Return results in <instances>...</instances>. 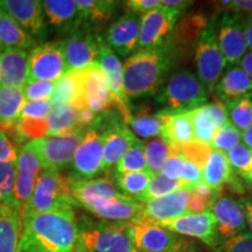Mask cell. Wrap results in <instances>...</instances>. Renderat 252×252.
Returning a JSON list of instances; mask_svg holds the SVG:
<instances>
[{
	"instance_id": "cell-14",
	"label": "cell",
	"mask_w": 252,
	"mask_h": 252,
	"mask_svg": "<svg viewBox=\"0 0 252 252\" xmlns=\"http://www.w3.org/2000/svg\"><path fill=\"white\" fill-rule=\"evenodd\" d=\"M216 34L217 43L226 64L232 67L238 64L248 49L241 15L224 12L216 24Z\"/></svg>"
},
{
	"instance_id": "cell-18",
	"label": "cell",
	"mask_w": 252,
	"mask_h": 252,
	"mask_svg": "<svg viewBox=\"0 0 252 252\" xmlns=\"http://www.w3.org/2000/svg\"><path fill=\"white\" fill-rule=\"evenodd\" d=\"M139 32L140 15L128 12L109 27L104 42L116 55L124 58L138 50Z\"/></svg>"
},
{
	"instance_id": "cell-58",
	"label": "cell",
	"mask_w": 252,
	"mask_h": 252,
	"mask_svg": "<svg viewBox=\"0 0 252 252\" xmlns=\"http://www.w3.org/2000/svg\"><path fill=\"white\" fill-rule=\"evenodd\" d=\"M241 137L244 143L243 145H245L249 150L252 151V125L249 128H247V130L242 132Z\"/></svg>"
},
{
	"instance_id": "cell-53",
	"label": "cell",
	"mask_w": 252,
	"mask_h": 252,
	"mask_svg": "<svg viewBox=\"0 0 252 252\" xmlns=\"http://www.w3.org/2000/svg\"><path fill=\"white\" fill-rule=\"evenodd\" d=\"M220 7H223L228 11L238 15H252V0H232V1L219 2Z\"/></svg>"
},
{
	"instance_id": "cell-45",
	"label": "cell",
	"mask_w": 252,
	"mask_h": 252,
	"mask_svg": "<svg viewBox=\"0 0 252 252\" xmlns=\"http://www.w3.org/2000/svg\"><path fill=\"white\" fill-rule=\"evenodd\" d=\"M54 90V82L33 81L27 82L23 88V93L26 102H40L50 100Z\"/></svg>"
},
{
	"instance_id": "cell-30",
	"label": "cell",
	"mask_w": 252,
	"mask_h": 252,
	"mask_svg": "<svg viewBox=\"0 0 252 252\" xmlns=\"http://www.w3.org/2000/svg\"><path fill=\"white\" fill-rule=\"evenodd\" d=\"M202 171L203 181L214 188H222L223 185H228L235 176L226 154L214 149L208 157Z\"/></svg>"
},
{
	"instance_id": "cell-55",
	"label": "cell",
	"mask_w": 252,
	"mask_h": 252,
	"mask_svg": "<svg viewBox=\"0 0 252 252\" xmlns=\"http://www.w3.org/2000/svg\"><path fill=\"white\" fill-rule=\"evenodd\" d=\"M241 202L244 208L247 228L249 229V232L252 235V200H250V198H242Z\"/></svg>"
},
{
	"instance_id": "cell-51",
	"label": "cell",
	"mask_w": 252,
	"mask_h": 252,
	"mask_svg": "<svg viewBox=\"0 0 252 252\" xmlns=\"http://www.w3.org/2000/svg\"><path fill=\"white\" fill-rule=\"evenodd\" d=\"M206 105L208 111H209L210 117H212L214 123H215L216 127H220V126L224 125L226 122H229L228 111H226L225 104L222 100L215 98L213 103L206 104Z\"/></svg>"
},
{
	"instance_id": "cell-56",
	"label": "cell",
	"mask_w": 252,
	"mask_h": 252,
	"mask_svg": "<svg viewBox=\"0 0 252 252\" xmlns=\"http://www.w3.org/2000/svg\"><path fill=\"white\" fill-rule=\"evenodd\" d=\"M193 4V1H185V0H161V5L165 6V7L178 9V11H181L182 9L187 8Z\"/></svg>"
},
{
	"instance_id": "cell-22",
	"label": "cell",
	"mask_w": 252,
	"mask_h": 252,
	"mask_svg": "<svg viewBox=\"0 0 252 252\" xmlns=\"http://www.w3.org/2000/svg\"><path fill=\"white\" fill-rule=\"evenodd\" d=\"M84 97L87 108L96 115L115 108L106 77L97 63L84 69Z\"/></svg>"
},
{
	"instance_id": "cell-37",
	"label": "cell",
	"mask_w": 252,
	"mask_h": 252,
	"mask_svg": "<svg viewBox=\"0 0 252 252\" xmlns=\"http://www.w3.org/2000/svg\"><path fill=\"white\" fill-rule=\"evenodd\" d=\"M180 188H189L182 180H173L165 176L161 173L154 174L152 180H151L149 187H147L145 193L138 198V202L146 203L151 200L166 196V195L173 193Z\"/></svg>"
},
{
	"instance_id": "cell-61",
	"label": "cell",
	"mask_w": 252,
	"mask_h": 252,
	"mask_svg": "<svg viewBox=\"0 0 252 252\" xmlns=\"http://www.w3.org/2000/svg\"><path fill=\"white\" fill-rule=\"evenodd\" d=\"M0 11H2V1H0Z\"/></svg>"
},
{
	"instance_id": "cell-23",
	"label": "cell",
	"mask_w": 252,
	"mask_h": 252,
	"mask_svg": "<svg viewBox=\"0 0 252 252\" xmlns=\"http://www.w3.org/2000/svg\"><path fill=\"white\" fill-rule=\"evenodd\" d=\"M50 103L53 106L69 105L76 110L87 108L84 97V69L67 71L54 82Z\"/></svg>"
},
{
	"instance_id": "cell-15",
	"label": "cell",
	"mask_w": 252,
	"mask_h": 252,
	"mask_svg": "<svg viewBox=\"0 0 252 252\" xmlns=\"http://www.w3.org/2000/svg\"><path fill=\"white\" fill-rule=\"evenodd\" d=\"M104 134L98 128H88L71 161L76 178L93 179L103 172Z\"/></svg>"
},
{
	"instance_id": "cell-47",
	"label": "cell",
	"mask_w": 252,
	"mask_h": 252,
	"mask_svg": "<svg viewBox=\"0 0 252 252\" xmlns=\"http://www.w3.org/2000/svg\"><path fill=\"white\" fill-rule=\"evenodd\" d=\"M53 105L50 100H40V102H26L21 110L19 119H35L42 121L48 118L52 112Z\"/></svg>"
},
{
	"instance_id": "cell-24",
	"label": "cell",
	"mask_w": 252,
	"mask_h": 252,
	"mask_svg": "<svg viewBox=\"0 0 252 252\" xmlns=\"http://www.w3.org/2000/svg\"><path fill=\"white\" fill-rule=\"evenodd\" d=\"M42 7L50 26L63 33H75L83 24L74 0H45Z\"/></svg>"
},
{
	"instance_id": "cell-36",
	"label": "cell",
	"mask_w": 252,
	"mask_h": 252,
	"mask_svg": "<svg viewBox=\"0 0 252 252\" xmlns=\"http://www.w3.org/2000/svg\"><path fill=\"white\" fill-rule=\"evenodd\" d=\"M224 104L230 123L241 133L250 127L252 125V93Z\"/></svg>"
},
{
	"instance_id": "cell-21",
	"label": "cell",
	"mask_w": 252,
	"mask_h": 252,
	"mask_svg": "<svg viewBox=\"0 0 252 252\" xmlns=\"http://www.w3.org/2000/svg\"><path fill=\"white\" fill-rule=\"evenodd\" d=\"M41 171L42 166L35 153L24 146L19 152L14 184V197L21 213L31 200Z\"/></svg>"
},
{
	"instance_id": "cell-5",
	"label": "cell",
	"mask_w": 252,
	"mask_h": 252,
	"mask_svg": "<svg viewBox=\"0 0 252 252\" xmlns=\"http://www.w3.org/2000/svg\"><path fill=\"white\" fill-rule=\"evenodd\" d=\"M216 24L215 18L209 20L195 42L194 61L196 76L206 88L208 94L215 91L217 83L228 65L217 43Z\"/></svg>"
},
{
	"instance_id": "cell-20",
	"label": "cell",
	"mask_w": 252,
	"mask_h": 252,
	"mask_svg": "<svg viewBox=\"0 0 252 252\" xmlns=\"http://www.w3.org/2000/svg\"><path fill=\"white\" fill-rule=\"evenodd\" d=\"M191 188H180L166 196L144 203L140 223L165 222L188 214L187 207Z\"/></svg>"
},
{
	"instance_id": "cell-13",
	"label": "cell",
	"mask_w": 252,
	"mask_h": 252,
	"mask_svg": "<svg viewBox=\"0 0 252 252\" xmlns=\"http://www.w3.org/2000/svg\"><path fill=\"white\" fill-rule=\"evenodd\" d=\"M157 225L169 230L176 235L196 238L212 249H216L220 243L215 219L210 212L186 214L176 219L157 223Z\"/></svg>"
},
{
	"instance_id": "cell-11",
	"label": "cell",
	"mask_w": 252,
	"mask_h": 252,
	"mask_svg": "<svg viewBox=\"0 0 252 252\" xmlns=\"http://www.w3.org/2000/svg\"><path fill=\"white\" fill-rule=\"evenodd\" d=\"M61 43L68 71H72L94 64L105 42L94 32L78 30Z\"/></svg>"
},
{
	"instance_id": "cell-50",
	"label": "cell",
	"mask_w": 252,
	"mask_h": 252,
	"mask_svg": "<svg viewBox=\"0 0 252 252\" xmlns=\"http://www.w3.org/2000/svg\"><path fill=\"white\" fill-rule=\"evenodd\" d=\"M181 180L188 186L189 188L194 187L195 185L203 182V171L201 167L195 165L194 162L184 158V168H182Z\"/></svg>"
},
{
	"instance_id": "cell-1",
	"label": "cell",
	"mask_w": 252,
	"mask_h": 252,
	"mask_svg": "<svg viewBox=\"0 0 252 252\" xmlns=\"http://www.w3.org/2000/svg\"><path fill=\"white\" fill-rule=\"evenodd\" d=\"M75 213H34L23 216L18 252H68L77 243Z\"/></svg>"
},
{
	"instance_id": "cell-52",
	"label": "cell",
	"mask_w": 252,
	"mask_h": 252,
	"mask_svg": "<svg viewBox=\"0 0 252 252\" xmlns=\"http://www.w3.org/2000/svg\"><path fill=\"white\" fill-rule=\"evenodd\" d=\"M124 5L131 13L143 15L161 6V0H128L124 2Z\"/></svg>"
},
{
	"instance_id": "cell-3",
	"label": "cell",
	"mask_w": 252,
	"mask_h": 252,
	"mask_svg": "<svg viewBox=\"0 0 252 252\" xmlns=\"http://www.w3.org/2000/svg\"><path fill=\"white\" fill-rule=\"evenodd\" d=\"M76 206L71 194V176L42 168L23 216L34 213H70Z\"/></svg>"
},
{
	"instance_id": "cell-62",
	"label": "cell",
	"mask_w": 252,
	"mask_h": 252,
	"mask_svg": "<svg viewBox=\"0 0 252 252\" xmlns=\"http://www.w3.org/2000/svg\"><path fill=\"white\" fill-rule=\"evenodd\" d=\"M132 252H141V251H138V250H134V249H133V250H132Z\"/></svg>"
},
{
	"instance_id": "cell-63",
	"label": "cell",
	"mask_w": 252,
	"mask_h": 252,
	"mask_svg": "<svg viewBox=\"0 0 252 252\" xmlns=\"http://www.w3.org/2000/svg\"><path fill=\"white\" fill-rule=\"evenodd\" d=\"M185 252H193V251H185Z\"/></svg>"
},
{
	"instance_id": "cell-35",
	"label": "cell",
	"mask_w": 252,
	"mask_h": 252,
	"mask_svg": "<svg viewBox=\"0 0 252 252\" xmlns=\"http://www.w3.org/2000/svg\"><path fill=\"white\" fill-rule=\"evenodd\" d=\"M75 4L83 23L102 24L112 17L118 2L108 0H76Z\"/></svg>"
},
{
	"instance_id": "cell-59",
	"label": "cell",
	"mask_w": 252,
	"mask_h": 252,
	"mask_svg": "<svg viewBox=\"0 0 252 252\" xmlns=\"http://www.w3.org/2000/svg\"><path fill=\"white\" fill-rule=\"evenodd\" d=\"M68 252H89V251H88L87 249L83 247V244H82L80 241H77V243L75 244L74 247H72L71 250H69Z\"/></svg>"
},
{
	"instance_id": "cell-8",
	"label": "cell",
	"mask_w": 252,
	"mask_h": 252,
	"mask_svg": "<svg viewBox=\"0 0 252 252\" xmlns=\"http://www.w3.org/2000/svg\"><path fill=\"white\" fill-rule=\"evenodd\" d=\"M127 234L134 250L141 252H185L189 243L181 236L152 223H131Z\"/></svg>"
},
{
	"instance_id": "cell-39",
	"label": "cell",
	"mask_w": 252,
	"mask_h": 252,
	"mask_svg": "<svg viewBox=\"0 0 252 252\" xmlns=\"http://www.w3.org/2000/svg\"><path fill=\"white\" fill-rule=\"evenodd\" d=\"M147 169L146 154H145V145L140 139H135L131 147L126 151L124 156L121 158L117 165L116 172L117 173H133L144 172Z\"/></svg>"
},
{
	"instance_id": "cell-42",
	"label": "cell",
	"mask_w": 252,
	"mask_h": 252,
	"mask_svg": "<svg viewBox=\"0 0 252 252\" xmlns=\"http://www.w3.org/2000/svg\"><path fill=\"white\" fill-rule=\"evenodd\" d=\"M241 132L229 121L224 125L220 126V127H217L214 131L210 146L214 150L220 151L223 153H228L230 150L234 149L238 144H241Z\"/></svg>"
},
{
	"instance_id": "cell-2",
	"label": "cell",
	"mask_w": 252,
	"mask_h": 252,
	"mask_svg": "<svg viewBox=\"0 0 252 252\" xmlns=\"http://www.w3.org/2000/svg\"><path fill=\"white\" fill-rule=\"evenodd\" d=\"M178 56L169 39L156 48L137 50L128 56L123 65L126 96L130 98L156 94Z\"/></svg>"
},
{
	"instance_id": "cell-43",
	"label": "cell",
	"mask_w": 252,
	"mask_h": 252,
	"mask_svg": "<svg viewBox=\"0 0 252 252\" xmlns=\"http://www.w3.org/2000/svg\"><path fill=\"white\" fill-rule=\"evenodd\" d=\"M225 154L234 173L236 172L245 180H249L252 168V151L245 145L238 144Z\"/></svg>"
},
{
	"instance_id": "cell-10",
	"label": "cell",
	"mask_w": 252,
	"mask_h": 252,
	"mask_svg": "<svg viewBox=\"0 0 252 252\" xmlns=\"http://www.w3.org/2000/svg\"><path fill=\"white\" fill-rule=\"evenodd\" d=\"M181 11L159 6L140 15V32L138 50L151 49L160 46L175 30Z\"/></svg>"
},
{
	"instance_id": "cell-33",
	"label": "cell",
	"mask_w": 252,
	"mask_h": 252,
	"mask_svg": "<svg viewBox=\"0 0 252 252\" xmlns=\"http://www.w3.org/2000/svg\"><path fill=\"white\" fill-rule=\"evenodd\" d=\"M48 135L58 137L76 131L78 127V110L69 105L53 106L52 112L47 118Z\"/></svg>"
},
{
	"instance_id": "cell-31",
	"label": "cell",
	"mask_w": 252,
	"mask_h": 252,
	"mask_svg": "<svg viewBox=\"0 0 252 252\" xmlns=\"http://www.w3.org/2000/svg\"><path fill=\"white\" fill-rule=\"evenodd\" d=\"M25 99L23 89L0 87V127L6 128L19 121Z\"/></svg>"
},
{
	"instance_id": "cell-49",
	"label": "cell",
	"mask_w": 252,
	"mask_h": 252,
	"mask_svg": "<svg viewBox=\"0 0 252 252\" xmlns=\"http://www.w3.org/2000/svg\"><path fill=\"white\" fill-rule=\"evenodd\" d=\"M19 152L14 144L9 140L4 128L0 127V162L17 163Z\"/></svg>"
},
{
	"instance_id": "cell-54",
	"label": "cell",
	"mask_w": 252,
	"mask_h": 252,
	"mask_svg": "<svg viewBox=\"0 0 252 252\" xmlns=\"http://www.w3.org/2000/svg\"><path fill=\"white\" fill-rule=\"evenodd\" d=\"M243 30L247 46L252 52V15H249V17H245L243 19Z\"/></svg>"
},
{
	"instance_id": "cell-38",
	"label": "cell",
	"mask_w": 252,
	"mask_h": 252,
	"mask_svg": "<svg viewBox=\"0 0 252 252\" xmlns=\"http://www.w3.org/2000/svg\"><path fill=\"white\" fill-rule=\"evenodd\" d=\"M188 115L189 118H190L191 125H193L195 140L210 145L214 131L217 127L212 117H210L206 104L198 106L197 109L188 111Z\"/></svg>"
},
{
	"instance_id": "cell-6",
	"label": "cell",
	"mask_w": 252,
	"mask_h": 252,
	"mask_svg": "<svg viewBox=\"0 0 252 252\" xmlns=\"http://www.w3.org/2000/svg\"><path fill=\"white\" fill-rule=\"evenodd\" d=\"M127 225L106 220L78 225V241L89 252H132Z\"/></svg>"
},
{
	"instance_id": "cell-25",
	"label": "cell",
	"mask_w": 252,
	"mask_h": 252,
	"mask_svg": "<svg viewBox=\"0 0 252 252\" xmlns=\"http://www.w3.org/2000/svg\"><path fill=\"white\" fill-rule=\"evenodd\" d=\"M28 80V53L8 50L0 53V87L23 89Z\"/></svg>"
},
{
	"instance_id": "cell-26",
	"label": "cell",
	"mask_w": 252,
	"mask_h": 252,
	"mask_svg": "<svg viewBox=\"0 0 252 252\" xmlns=\"http://www.w3.org/2000/svg\"><path fill=\"white\" fill-rule=\"evenodd\" d=\"M161 117V138L169 146L187 144L195 140L193 125L188 112H173L169 110L159 111Z\"/></svg>"
},
{
	"instance_id": "cell-48",
	"label": "cell",
	"mask_w": 252,
	"mask_h": 252,
	"mask_svg": "<svg viewBox=\"0 0 252 252\" xmlns=\"http://www.w3.org/2000/svg\"><path fill=\"white\" fill-rule=\"evenodd\" d=\"M182 168H184V157L172 150L160 173L173 180H181Z\"/></svg>"
},
{
	"instance_id": "cell-9",
	"label": "cell",
	"mask_w": 252,
	"mask_h": 252,
	"mask_svg": "<svg viewBox=\"0 0 252 252\" xmlns=\"http://www.w3.org/2000/svg\"><path fill=\"white\" fill-rule=\"evenodd\" d=\"M68 71L62 43H43L28 53V80L56 82Z\"/></svg>"
},
{
	"instance_id": "cell-17",
	"label": "cell",
	"mask_w": 252,
	"mask_h": 252,
	"mask_svg": "<svg viewBox=\"0 0 252 252\" xmlns=\"http://www.w3.org/2000/svg\"><path fill=\"white\" fill-rule=\"evenodd\" d=\"M220 242L248 231L243 204L230 195H220L210 207Z\"/></svg>"
},
{
	"instance_id": "cell-40",
	"label": "cell",
	"mask_w": 252,
	"mask_h": 252,
	"mask_svg": "<svg viewBox=\"0 0 252 252\" xmlns=\"http://www.w3.org/2000/svg\"><path fill=\"white\" fill-rule=\"evenodd\" d=\"M172 149L167 145L161 137L153 138L145 145V154H146L147 169L152 174H158L161 172L166 160L168 159Z\"/></svg>"
},
{
	"instance_id": "cell-28",
	"label": "cell",
	"mask_w": 252,
	"mask_h": 252,
	"mask_svg": "<svg viewBox=\"0 0 252 252\" xmlns=\"http://www.w3.org/2000/svg\"><path fill=\"white\" fill-rule=\"evenodd\" d=\"M217 98L223 103L252 93V80L238 65L223 72L215 88Z\"/></svg>"
},
{
	"instance_id": "cell-19",
	"label": "cell",
	"mask_w": 252,
	"mask_h": 252,
	"mask_svg": "<svg viewBox=\"0 0 252 252\" xmlns=\"http://www.w3.org/2000/svg\"><path fill=\"white\" fill-rule=\"evenodd\" d=\"M2 11L30 35L43 40L46 36L45 12L39 0H5Z\"/></svg>"
},
{
	"instance_id": "cell-4",
	"label": "cell",
	"mask_w": 252,
	"mask_h": 252,
	"mask_svg": "<svg viewBox=\"0 0 252 252\" xmlns=\"http://www.w3.org/2000/svg\"><path fill=\"white\" fill-rule=\"evenodd\" d=\"M208 99V91L196 74L185 69L169 77L166 87L157 100L173 112H188L203 105Z\"/></svg>"
},
{
	"instance_id": "cell-46",
	"label": "cell",
	"mask_w": 252,
	"mask_h": 252,
	"mask_svg": "<svg viewBox=\"0 0 252 252\" xmlns=\"http://www.w3.org/2000/svg\"><path fill=\"white\" fill-rule=\"evenodd\" d=\"M216 252H252V235L250 232L235 236L220 243Z\"/></svg>"
},
{
	"instance_id": "cell-16",
	"label": "cell",
	"mask_w": 252,
	"mask_h": 252,
	"mask_svg": "<svg viewBox=\"0 0 252 252\" xmlns=\"http://www.w3.org/2000/svg\"><path fill=\"white\" fill-rule=\"evenodd\" d=\"M97 64L102 69L108 82V87L111 94L115 108L122 116L123 121L126 125L131 119V104L128 97L125 94L124 81H123V65L118 56L104 43L100 48Z\"/></svg>"
},
{
	"instance_id": "cell-34",
	"label": "cell",
	"mask_w": 252,
	"mask_h": 252,
	"mask_svg": "<svg viewBox=\"0 0 252 252\" xmlns=\"http://www.w3.org/2000/svg\"><path fill=\"white\" fill-rule=\"evenodd\" d=\"M150 171L133 173H115L113 179L122 194L134 200H138L145 193L153 178Z\"/></svg>"
},
{
	"instance_id": "cell-41",
	"label": "cell",
	"mask_w": 252,
	"mask_h": 252,
	"mask_svg": "<svg viewBox=\"0 0 252 252\" xmlns=\"http://www.w3.org/2000/svg\"><path fill=\"white\" fill-rule=\"evenodd\" d=\"M15 171L17 163L0 162V204L20 209L14 197Z\"/></svg>"
},
{
	"instance_id": "cell-27",
	"label": "cell",
	"mask_w": 252,
	"mask_h": 252,
	"mask_svg": "<svg viewBox=\"0 0 252 252\" xmlns=\"http://www.w3.org/2000/svg\"><path fill=\"white\" fill-rule=\"evenodd\" d=\"M21 228V210L0 204V252H18Z\"/></svg>"
},
{
	"instance_id": "cell-44",
	"label": "cell",
	"mask_w": 252,
	"mask_h": 252,
	"mask_svg": "<svg viewBox=\"0 0 252 252\" xmlns=\"http://www.w3.org/2000/svg\"><path fill=\"white\" fill-rule=\"evenodd\" d=\"M171 149L174 152L181 154L182 157L194 162L195 165L203 169L204 163H206L208 157L213 151V147L210 145L201 143L198 140L189 141L187 144L178 145V146H171Z\"/></svg>"
},
{
	"instance_id": "cell-60",
	"label": "cell",
	"mask_w": 252,
	"mask_h": 252,
	"mask_svg": "<svg viewBox=\"0 0 252 252\" xmlns=\"http://www.w3.org/2000/svg\"><path fill=\"white\" fill-rule=\"evenodd\" d=\"M249 181H252V168H251V173H250V176H249Z\"/></svg>"
},
{
	"instance_id": "cell-12",
	"label": "cell",
	"mask_w": 252,
	"mask_h": 252,
	"mask_svg": "<svg viewBox=\"0 0 252 252\" xmlns=\"http://www.w3.org/2000/svg\"><path fill=\"white\" fill-rule=\"evenodd\" d=\"M84 209L102 220L113 223H140L144 203L125 195L111 198H94L81 204Z\"/></svg>"
},
{
	"instance_id": "cell-32",
	"label": "cell",
	"mask_w": 252,
	"mask_h": 252,
	"mask_svg": "<svg viewBox=\"0 0 252 252\" xmlns=\"http://www.w3.org/2000/svg\"><path fill=\"white\" fill-rule=\"evenodd\" d=\"M161 117L159 112L153 113L147 106H141L131 113L128 127L138 139L157 138L161 134Z\"/></svg>"
},
{
	"instance_id": "cell-29",
	"label": "cell",
	"mask_w": 252,
	"mask_h": 252,
	"mask_svg": "<svg viewBox=\"0 0 252 252\" xmlns=\"http://www.w3.org/2000/svg\"><path fill=\"white\" fill-rule=\"evenodd\" d=\"M34 37L24 31L9 15L0 11V53L8 50H25L32 48Z\"/></svg>"
},
{
	"instance_id": "cell-57",
	"label": "cell",
	"mask_w": 252,
	"mask_h": 252,
	"mask_svg": "<svg viewBox=\"0 0 252 252\" xmlns=\"http://www.w3.org/2000/svg\"><path fill=\"white\" fill-rule=\"evenodd\" d=\"M239 68L252 80V52H249L239 61Z\"/></svg>"
},
{
	"instance_id": "cell-7",
	"label": "cell",
	"mask_w": 252,
	"mask_h": 252,
	"mask_svg": "<svg viewBox=\"0 0 252 252\" xmlns=\"http://www.w3.org/2000/svg\"><path fill=\"white\" fill-rule=\"evenodd\" d=\"M86 131L77 128L76 131L58 137H45L28 141L25 145L35 153L43 169L61 171L71 165L72 158L81 144Z\"/></svg>"
}]
</instances>
